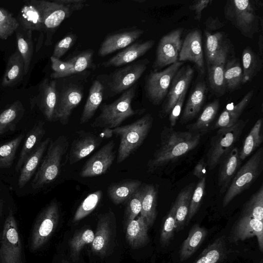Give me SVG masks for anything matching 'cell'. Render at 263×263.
Segmentation results:
<instances>
[{
    "label": "cell",
    "instance_id": "cell-1",
    "mask_svg": "<svg viewBox=\"0 0 263 263\" xmlns=\"http://www.w3.org/2000/svg\"><path fill=\"white\" fill-rule=\"evenodd\" d=\"M201 134L191 132L176 131L164 126L160 143L147 163L148 171L154 172L174 163L194 149L199 143Z\"/></svg>",
    "mask_w": 263,
    "mask_h": 263
},
{
    "label": "cell",
    "instance_id": "cell-2",
    "mask_svg": "<svg viewBox=\"0 0 263 263\" xmlns=\"http://www.w3.org/2000/svg\"><path fill=\"white\" fill-rule=\"evenodd\" d=\"M90 74L89 70L55 79L57 104L54 121L63 125L69 122L73 110L81 102L85 85Z\"/></svg>",
    "mask_w": 263,
    "mask_h": 263
},
{
    "label": "cell",
    "instance_id": "cell-3",
    "mask_svg": "<svg viewBox=\"0 0 263 263\" xmlns=\"http://www.w3.org/2000/svg\"><path fill=\"white\" fill-rule=\"evenodd\" d=\"M68 147V138L65 135H61L54 140L51 139L32 181L33 189H44L57 179Z\"/></svg>",
    "mask_w": 263,
    "mask_h": 263
},
{
    "label": "cell",
    "instance_id": "cell-4",
    "mask_svg": "<svg viewBox=\"0 0 263 263\" xmlns=\"http://www.w3.org/2000/svg\"><path fill=\"white\" fill-rule=\"evenodd\" d=\"M41 13L43 31L46 33L45 44L50 45L53 34L61 23L74 12L82 9L86 0H54L30 1Z\"/></svg>",
    "mask_w": 263,
    "mask_h": 263
},
{
    "label": "cell",
    "instance_id": "cell-5",
    "mask_svg": "<svg viewBox=\"0 0 263 263\" xmlns=\"http://www.w3.org/2000/svg\"><path fill=\"white\" fill-rule=\"evenodd\" d=\"M137 84L123 92L115 101L103 104L100 113L91 124L93 128H114L120 126L127 118L143 114L145 109H134L132 101L135 96Z\"/></svg>",
    "mask_w": 263,
    "mask_h": 263
},
{
    "label": "cell",
    "instance_id": "cell-6",
    "mask_svg": "<svg viewBox=\"0 0 263 263\" xmlns=\"http://www.w3.org/2000/svg\"><path fill=\"white\" fill-rule=\"evenodd\" d=\"M149 63L144 59L136 61L116 69L108 75H100L97 78L104 87V99L107 100L123 93L137 84Z\"/></svg>",
    "mask_w": 263,
    "mask_h": 263
},
{
    "label": "cell",
    "instance_id": "cell-7",
    "mask_svg": "<svg viewBox=\"0 0 263 263\" xmlns=\"http://www.w3.org/2000/svg\"><path fill=\"white\" fill-rule=\"evenodd\" d=\"M153 118L147 114L135 122L113 128L114 134L120 137L117 163H121L143 143L153 125Z\"/></svg>",
    "mask_w": 263,
    "mask_h": 263
},
{
    "label": "cell",
    "instance_id": "cell-8",
    "mask_svg": "<svg viewBox=\"0 0 263 263\" xmlns=\"http://www.w3.org/2000/svg\"><path fill=\"white\" fill-rule=\"evenodd\" d=\"M225 18L246 37L252 39L259 31V16L249 0H229L224 7Z\"/></svg>",
    "mask_w": 263,
    "mask_h": 263
},
{
    "label": "cell",
    "instance_id": "cell-9",
    "mask_svg": "<svg viewBox=\"0 0 263 263\" xmlns=\"http://www.w3.org/2000/svg\"><path fill=\"white\" fill-rule=\"evenodd\" d=\"M248 121L239 120L230 127L218 128L211 140L206 155V163L209 171L215 168L234 147L242 134Z\"/></svg>",
    "mask_w": 263,
    "mask_h": 263
},
{
    "label": "cell",
    "instance_id": "cell-10",
    "mask_svg": "<svg viewBox=\"0 0 263 263\" xmlns=\"http://www.w3.org/2000/svg\"><path fill=\"white\" fill-rule=\"evenodd\" d=\"M263 170V148H259L237 171L223 197L226 206L235 197L248 189L256 181Z\"/></svg>",
    "mask_w": 263,
    "mask_h": 263
},
{
    "label": "cell",
    "instance_id": "cell-11",
    "mask_svg": "<svg viewBox=\"0 0 263 263\" xmlns=\"http://www.w3.org/2000/svg\"><path fill=\"white\" fill-rule=\"evenodd\" d=\"M183 62H177L162 71H152L146 77L144 89L147 98L154 105L161 104L166 98L171 82Z\"/></svg>",
    "mask_w": 263,
    "mask_h": 263
},
{
    "label": "cell",
    "instance_id": "cell-12",
    "mask_svg": "<svg viewBox=\"0 0 263 263\" xmlns=\"http://www.w3.org/2000/svg\"><path fill=\"white\" fill-rule=\"evenodd\" d=\"M0 263H23L22 247L12 210L5 221L0 248Z\"/></svg>",
    "mask_w": 263,
    "mask_h": 263
},
{
    "label": "cell",
    "instance_id": "cell-13",
    "mask_svg": "<svg viewBox=\"0 0 263 263\" xmlns=\"http://www.w3.org/2000/svg\"><path fill=\"white\" fill-rule=\"evenodd\" d=\"M60 217L59 204L53 199L38 216L32 231L31 249L34 251L43 246L57 227Z\"/></svg>",
    "mask_w": 263,
    "mask_h": 263
},
{
    "label": "cell",
    "instance_id": "cell-14",
    "mask_svg": "<svg viewBox=\"0 0 263 263\" xmlns=\"http://www.w3.org/2000/svg\"><path fill=\"white\" fill-rule=\"evenodd\" d=\"M183 31L182 28H176L160 39L152 66L155 71L178 62L183 41L181 39Z\"/></svg>",
    "mask_w": 263,
    "mask_h": 263
},
{
    "label": "cell",
    "instance_id": "cell-15",
    "mask_svg": "<svg viewBox=\"0 0 263 263\" xmlns=\"http://www.w3.org/2000/svg\"><path fill=\"white\" fill-rule=\"evenodd\" d=\"M115 142L109 141L104 145L84 164L80 173L81 177H92L106 173L115 158Z\"/></svg>",
    "mask_w": 263,
    "mask_h": 263
},
{
    "label": "cell",
    "instance_id": "cell-16",
    "mask_svg": "<svg viewBox=\"0 0 263 263\" xmlns=\"http://www.w3.org/2000/svg\"><path fill=\"white\" fill-rule=\"evenodd\" d=\"M179 62L189 61L195 64L200 75L205 73L202 35L199 29L189 32L182 41L179 54Z\"/></svg>",
    "mask_w": 263,
    "mask_h": 263
},
{
    "label": "cell",
    "instance_id": "cell-17",
    "mask_svg": "<svg viewBox=\"0 0 263 263\" xmlns=\"http://www.w3.org/2000/svg\"><path fill=\"white\" fill-rule=\"evenodd\" d=\"M194 70L189 65L182 66L174 76L166 96V99L160 112V117H165L181 95L187 89L194 76Z\"/></svg>",
    "mask_w": 263,
    "mask_h": 263
},
{
    "label": "cell",
    "instance_id": "cell-18",
    "mask_svg": "<svg viewBox=\"0 0 263 263\" xmlns=\"http://www.w3.org/2000/svg\"><path fill=\"white\" fill-rule=\"evenodd\" d=\"M143 32V30L132 27L108 34L100 45L98 55L104 57L117 50L123 49L138 39Z\"/></svg>",
    "mask_w": 263,
    "mask_h": 263
},
{
    "label": "cell",
    "instance_id": "cell-19",
    "mask_svg": "<svg viewBox=\"0 0 263 263\" xmlns=\"http://www.w3.org/2000/svg\"><path fill=\"white\" fill-rule=\"evenodd\" d=\"M256 236L260 251H263L262 221L240 215L232 229L229 237L231 242H237Z\"/></svg>",
    "mask_w": 263,
    "mask_h": 263
},
{
    "label": "cell",
    "instance_id": "cell-20",
    "mask_svg": "<svg viewBox=\"0 0 263 263\" xmlns=\"http://www.w3.org/2000/svg\"><path fill=\"white\" fill-rule=\"evenodd\" d=\"M102 139L90 132H77L68 152L70 164L78 162L95 150L102 143Z\"/></svg>",
    "mask_w": 263,
    "mask_h": 263
},
{
    "label": "cell",
    "instance_id": "cell-21",
    "mask_svg": "<svg viewBox=\"0 0 263 263\" xmlns=\"http://www.w3.org/2000/svg\"><path fill=\"white\" fill-rule=\"evenodd\" d=\"M154 44L155 41L153 40L133 43L100 65L106 68L127 65L145 54Z\"/></svg>",
    "mask_w": 263,
    "mask_h": 263
},
{
    "label": "cell",
    "instance_id": "cell-22",
    "mask_svg": "<svg viewBox=\"0 0 263 263\" xmlns=\"http://www.w3.org/2000/svg\"><path fill=\"white\" fill-rule=\"evenodd\" d=\"M114 213L112 211L99 216L96 232L91 242L92 251L98 255H104L111 239L112 229L115 223Z\"/></svg>",
    "mask_w": 263,
    "mask_h": 263
},
{
    "label": "cell",
    "instance_id": "cell-23",
    "mask_svg": "<svg viewBox=\"0 0 263 263\" xmlns=\"http://www.w3.org/2000/svg\"><path fill=\"white\" fill-rule=\"evenodd\" d=\"M36 104L46 119L54 121V112L57 104L55 79H44L39 86Z\"/></svg>",
    "mask_w": 263,
    "mask_h": 263
},
{
    "label": "cell",
    "instance_id": "cell-24",
    "mask_svg": "<svg viewBox=\"0 0 263 263\" xmlns=\"http://www.w3.org/2000/svg\"><path fill=\"white\" fill-rule=\"evenodd\" d=\"M239 149L234 147L219 163L218 185L220 193L223 194L228 189L232 179L238 171L241 161Z\"/></svg>",
    "mask_w": 263,
    "mask_h": 263
},
{
    "label": "cell",
    "instance_id": "cell-25",
    "mask_svg": "<svg viewBox=\"0 0 263 263\" xmlns=\"http://www.w3.org/2000/svg\"><path fill=\"white\" fill-rule=\"evenodd\" d=\"M206 91V84L204 81L200 78L188 97L180 118V124L186 123L197 116L204 102Z\"/></svg>",
    "mask_w": 263,
    "mask_h": 263
},
{
    "label": "cell",
    "instance_id": "cell-26",
    "mask_svg": "<svg viewBox=\"0 0 263 263\" xmlns=\"http://www.w3.org/2000/svg\"><path fill=\"white\" fill-rule=\"evenodd\" d=\"M230 53H224L212 62L206 64L209 84L213 93L217 97L223 96L226 91L224 78V66Z\"/></svg>",
    "mask_w": 263,
    "mask_h": 263
},
{
    "label": "cell",
    "instance_id": "cell-27",
    "mask_svg": "<svg viewBox=\"0 0 263 263\" xmlns=\"http://www.w3.org/2000/svg\"><path fill=\"white\" fill-rule=\"evenodd\" d=\"M51 140L48 137L42 141L24 163L18 179L20 188L24 187L36 173Z\"/></svg>",
    "mask_w": 263,
    "mask_h": 263
},
{
    "label": "cell",
    "instance_id": "cell-28",
    "mask_svg": "<svg viewBox=\"0 0 263 263\" xmlns=\"http://www.w3.org/2000/svg\"><path fill=\"white\" fill-rule=\"evenodd\" d=\"M44 125L45 122L43 121H38L27 133L15 167L16 172L21 171L27 159L42 142L41 140L46 133Z\"/></svg>",
    "mask_w": 263,
    "mask_h": 263
},
{
    "label": "cell",
    "instance_id": "cell-29",
    "mask_svg": "<svg viewBox=\"0 0 263 263\" xmlns=\"http://www.w3.org/2000/svg\"><path fill=\"white\" fill-rule=\"evenodd\" d=\"M204 33L206 64L212 62L222 53H231L232 45L224 32H217L212 33L205 30Z\"/></svg>",
    "mask_w": 263,
    "mask_h": 263
},
{
    "label": "cell",
    "instance_id": "cell-30",
    "mask_svg": "<svg viewBox=\"0 0 263 263\" xmlns=\"http://www.w3.org/2000/svg\"><path fill=\"white\" fill-rule=\"evenodd\" d=\"M253 94V90H250L235 105H228L219 116L214 124V128L229 127L235 124L239 120L240 116L249 104Z\"/></svg>",
    "mask_w": 263,
    "mask_h": 263
},
{
    "label": "cell",
    "instance_id": "cell-31",
    "mask_svg": "<svg viewBox=\"0 0 263 263\" xmlns=\"http://www.w3.org/2000/svg\"><path fill=\"white\" fill-rule=\"evenodd\" d=\"M104 87L97 78L92 82L80 120L81 124L88 122L95 115L104 99Z\"/></svg>",
    "mask_w": 263,
    "mask_h": 263
},
{
    "label": "cell",
    "instance_id": "cell-32",
    "mask_svg": "<svg viewBox=\"0 0 263 263\" xmlns=\"http://www.w3.org/2000/svg\"><path fill=\"white\" fill-rule=\"evenodd\" d=\"M126 228V240L132 248H140L148 243L149 227L140 215L129 222Z\"/></svg>",
    "mask_w": 263,
    "mask_h": 263
},
{
    "label": "cell",
    "instance_id": "cell-33",
    "mask_svg": "<svg viewBox=\"0 0 263 263\" xmlns=\"http://www.w3.org/2000/svg\"><path fill=\"white\" fill-rule=\"evenodd\" d=\"M207 234V230L198 224L192 226L187 238L181 246L179 251L180 260L185 261L192 256L202 243Z\"/></svg>",
    "mask_w": 263,
    "mask_h": 263
},
{
    "label": "cell",
    "instance_id": "cell-34",
    "mask_svg": "<svg viewBox=\"0 0 263 263\" xmlns=\"http://www.w3.org/2000/svg\"><path fill=\"white\" fill-rule=\"evenodd\" d=\"M142 187V198L140 216L148 227L152 226L157 215V190L153 184H146Z\"/></svg>",
    "mask_w": 263,
    "mask_h": 263
},
{
    "label": "cell",
    "instance_id": "cell-35",
    "mask_svg": "<svg viewBox=\"0 0 263 263\" xmlns=\"http://www.w3.org/2000/svg\"><path fill=\"white\" fill-rule=\"evenodd\" d=\"M195 188V183H191L184 187L178 194L174 202L176 207V232L182 230L185 226L189 206Z\"/></svg>",
    "mask_w": 263,
    "mask_h": 263
},
{
    "label": "cell",
    "instance_id": "cell-36",
    "mask_svg": "<svg viewBox=\"0 0 263 263\" xmlns=\"http://www.w3.org/2000/svg\"><path fill=\"white\" fill-rule=\"evenodd\" d=\"M94 51L91 49L75 52L65 61L68 69L64 77L81 73L88 69L95 70L97 66L93 62Z\"/></svg>",
    "mask_w": 263,
    "mask_h": 263
},
{
    "label": "cell",
    "instance_id": "cell-37",
    "mask_svg": "<svg viewBox=\"0 0 263 263\" xmlns=\"http://www.w3.org/2000/svg\"><path fill=\"white\" fill-rule=\"evenodd\" d=\"M142 185L138 180H124L110 185L107 190V195L116 205L126 202Z\"/></svg>",
    "mask_w": 263,
    "mask_h": 263
},
{
    "label": "cell",
    "instance_id": "cell-38",
    "mask_svg": "<svg viewBox=\"0 0 263 263\" xmlns=\"http://www.w3.org/2000/svg\"><path fill=\"white\" fill-rule=\"evenodd\" d=\"M227 254L226 239L221 236L209 245L193 263H221Z\"/></svg>",
    "mask_w": 263,
    "mask_h": 263
},
{
    "label": "cell",
    "instance_id": "cell-39",
    "mask_svg": "<svg viewBox=\"0 0 263 263\" xmlns=\"http://www.w3.org/2000/svg\"><path fill=\"white\" fill-rule=\"evenodd\" d=\"M20 26L27 30L43 31V21L41 12L31 2L21 8L17 19Z\"/></svg>",
    "mask_w": 263,
    "mask_h": 263
},
{
    "label": "cell",
    "instance_id": "cell-40",
    "mask_svg": "<svg viewBox=\"0 0 263 263\" xmlns=\"http://www.w3.org/2000/svg\"><path fill=\"white\" fill-rule=\"evenodd\" d=\"M24 74V61L17 50L10 55L8 60L2 85L4 87L14 85L22 80Z\"/></svg>",
    "mask_w": 263,
    "mask_h": 263
},
{
    "label": "cell",
    "instance_id": "cell-41",
    "mask_svg": "<svg viewBox=\"0 0 263 263\" xmlns=\"http://www.w3.org/2000/svg\"><path fill=\"white\" fill-rule=\"evenodd\" d=\"M17 50L23 58L24 74L28 72L33 52L32 31L21 26L15 31Z\"/></svg>",
    "mask_w": 263,
    "mask_h": 263
},
{
    "label": "cell",
    "instance_id": "cell-42",
    "mask_svg": "<svg viewBox=\"0 0 263 263\" xmlns=\"http://www.w3.org/2000/svg\"><path fill=\"white\" fill-rule=\"evenodd\" d=\"M242 83L251 82L260 71L262 61L260 57L249 47L245 48L242 53Z\"/></svg>",
    "mask_w": 263,
    "mask_h": 263
},
{
    "label": "cell",
    "instance_id": "cell-43",
    "mask_svg": "<svg viewBox=\"0 0 263 263\" xmlns=\"http://www.w3.org/2000/svg\"><path fill=\"white\" fill-rule=\"evenodd\" d=\"M24 112L22 105L15 102L0 114V137L15 130Z\"/></svg>",
    "mask_w": 263,
    "mask_h": 263
},
{
    "label": "cell",
    "instance_id": "cell-44",
    "mask_svg": "<svg viewBox=\"0 0 263 263\" xmlns=\"http://www.w3.org/2000/svg\"><path fill=\"white\" fill-rule=\"evenodd\" d=\"M220 106L219 100L216 99L206 105L197 120L186 126L189 132L205 133L215 119Z\"/></svg>",
    "mask_w": 263,
    "mask_h": 263
},
{
    "label": "cell",
    "instance_id": "cell-45",
    "mask_svg": "<svg viewBox=\"0 0 263 263\" xmlns=\"http://www.w3.org/2000/svg\"><path fill=\"white\" fill-rule=\"evenodd\" d=\"M224 78L226 89L232 91L242 84V69L239 60L231 57L228 59L224 66Z\"/></svg>",
    "mask_w": 263,
    "mask_h": 263
},
{
    "label": "cell",
    "instance_id": "cell-46",
    "mask_svg": "<svg viewBox=\"0 0 263 263\" xmlns=\"http://www.w3.org/2000/svg\"><path fill=\"white\" fill-rule=\"evenodd\" d=\"M262 118L257 120L246 138L242 148L239 153L241 161L250 156L262 142Z\"/></svg>",
    "mask_w": 263,
    "mask_h": 263
},
{
    "label": "cell",
    "instance_id": "cell-47",
    "mask_svg": "<svg viewBox=\"0 0 263 263\" xmlns=\"http://www.w3.org/2000/svg\"><path fill=\"white\" fill-rule=\"evenodd\" d=\"M240 215L263 221V185L244 204Z\"/></svg>",
    "mask_w": 263,
    "mask_h": 263
},
{
    "label": "cell",
    "instance_id": "cell-48",
    "mask_svg": "<svg viewBox=\"0 0 263 263\" xmlns=\"http://www.w3.org/2000/svg\"><path fill=\"white\" fill-rule=\"evenodd\" d=\"M24 136L21 134L0 145V168H8L12 166L17 150Z\"/></svg>",
    "mask_w": 263,
    "mask_h": 263
},
{
    "label": "cell",
    "instance_id": "cell-49",
    "mask_svg": "<svg viewBox=\"0 0 263 263\" xmlns=\"http://www.w3.org/2000/svg\"><path fill=\"white\" fill-rule=\"evenodd\" d=\"M103 195L101 190H98L88 195L76 210L73 221L76 222L90 214L101 201Z\"/></svg>",
    "mask_w": 263,
    "mask_h": 263
},
{
    "label": "cell",
    "instance_id": "cell-50",
    "mask_svg": "<svg viewBox=\"0 0 263 263\" xmlns=\"http://www.w3.org/2000/svg\"><path fill=\"white\" fill-rule=\"evenodd\" d=\"M94 237L95 233L88 229L79 231L74 234L69 242L71 256L74 260L77 259L85 245L91 243Z\"/></svg>",
    "mask_w": 263,
    "mask_h": 263
},
{
    "label": "cell",
    "instance_id": "cell-51",
    "mask_svg": "<svg viewBox=\"0 0 263 263\" xmlns=\"http://www.w3.org/2000/svg\"><path fill=\"white\" fill-rule=\"evenodd\" d=\"M142 198V187L141 186L126 201L124 215V223L125 227L140 213Z\"/></svg>",
    "mask_w": 263,
    "mask_h": 263
},
{
    "label": "cell",
    "instance_id": "cell-52",
    "mask_svg": "<svg viewBox=\"0 0 263 263\" xmlns=\"http://www.w3.org/2000/svg\"><path fill=\"white\" fill-rule=\"evenodd\" d=\"M20 26V24L12 13L0 8V39L6 40Z\"/></svg>",
    "mask_w": 263,
    "mask_h": 263
},
{
    "label": "cell",
    "instance_id": "cell-53",
    "mask_svg": "<svg viewBox=\"0 0 263 263\" xmlns=\"http://www.w3.org/2000/svg\"><path fill=\"white\" fill-rule=\"evenodd\" d=\"M205 185L206 177H203L199 179L194 188L190 201L185 226L189 224L190 220L194 216L200 207L204 194Z\"/></svg>",
    "mask_w": 263,
    "mask_h": 263
},
{
    "label": "cell",
    "instance_id": "cell-54",
    "mask_svg": "<svg viewBox=\"0 0 263 263\" xmlns=\"http://www.w3.org/2000/svg\"><path fill=\"white\" fill-rule=\"evenodd\" d=\"M176 207L174 203L165 217L160 233V242L162 246H167L174 237L175 229Z\"/></svg>",
    "mask_w": 263,
    "mask_h": 263
},
{
    "label": "cell",
    "instance_id": "cell-55",
    "mask_svg": "<svg viewBox=\"0 0 263 263\" xmlns=\"http://www.w3.org/2000/svg\"><path fill=\"white\" fill-rule=\"evenodd\" d=\"M78 38L76 34H69L55 45L52 56L60 59L74 45Z\"/></svg>",
    "mask_w": 263,
    "mask_h": 263
},
{
    "label": "cell",
    "instance_id": "cell-56",
    "mask_svg": "<svg viewBox=\"0 0 263 263\" xmlns=\"http://www.w3.org/2000/svg\"><path fill=\"white\" fill-rule=\"evenodd\" d=\"M187 91L184 92L177 100L169 114L171 127H174L180 115Z\"/></svg>",
    "mask_w": 263,
    "mask_h": 263
},
{
    "label": "cell",
    "instance_id": "cell-57",
    "mask_svg": "<svg viewBox=\"0 0 263 263\" xmlns=\"http://www.w3.org/2000/svg\"><path fill=\"white\" fill-rule=\"evenodd\" d=\"M211 2H212L211 0L196 1L190 6L189 9L195 12V19L196 20L198 21L200 20L203 10L207 7Z\"/></svg>",
    "mask_w": 263,
    "mask_h": 263
},
{
    "label": "cell",
    "instance_id": "cell-58",
    "mask_svg": "<svg viewBox=\"0 0 263 263\" xmlns=\"http://www.w3.org/2000/svg\"><path fill=\"white\" fill-rule=\"evenodd\" d=\"M206 163L204 158L200 159L194 167L193 175L199 179L203 177H206Z\"/></svg>",
    "mask_w": 263,
    "mask_h": 263
},
{
    "label": "cell",
    "instance_id": "cell-59",
    "mask_svg": "<svg viewBox=\"0 0 263 263\" xmlns=\"http://www.w3.org/2000/svg\"><path fill=\"white\" fill-rule=\"evenodd\" d=\"M206 28L210 30H215L222 28L224 26V24L221 22L218 17L213 18L209 16L205 22Z\"/></svg>",
    "mask_w": 263,
    "mask_h": 263
},
{
    "label": "cell",
    "instance_id": "cell-60",
    "mask_svg": "<svg viewBox=\"0 0 263 263\" xmlns=\"http://www.w3.org/2000/svg\"><path fill=\"white\" fill-rule=\"evenodd\" d=\"M113 135V128L106 127L104 128V129L102 130V132L100 133L99 136L102 139H108L111 138Z\"/></svg>",
    "mask_w": 263,
    "mask_h": 263
},
{
    "label": "cell",
    "instance_id": "cell-61",
    "mask_svg": "<svg viewBox=\"0 0 263 263\" xmlns=\"http://www.w3.org/2000/svg\"><path fill=\"white\" fill-rule=\"evenodd\" d=\"M258 48L260 54L262 55L263 50V37L261 34L259 35L258 39Z\"/></svg>",
    "mask_w": 263,
    "mask_h": 263
},
{
    "label": "cell",
    "instance_id": "cell-62",
    "mask_svg": "<svg viewBox=\"0 0 263 263\" xmlns=\"http://www.w3.org/2000/svg\"><path fill=\"white\" fill-rule=\"evenodd\" d=\"M3 201H2V199L0 198V216H2V213H3Z\"/></svg>",
    "mask_w": 263,
    "mask_h": 263
},
{
    "label": "cell",
    "instance_id": "cell-63",
    "mask_svg": "<svg viewBox=\"0 0 263 263\" xmlns=\"http://www.w3.org/2000/svg\"><path fill=\"white\" fill-rule=\"evenodd\" d=\"M61 263H70V262L65 259H62L61 261Z\"/></svg>",
    "mask_w": 263,
    "mask_h": 263
}]
</instances>
